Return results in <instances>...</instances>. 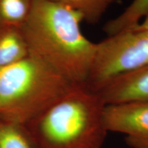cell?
I'll list each match as a JSON object with an SVG mask.
<instances>
[{
    "mask_svg": "<svg viewBox=\"0 0 148 148\" xmlns=\"http://www.w3.org/2000/svg\"><path fill=\"white\" fill-rule=\"evenodd\" d=\"M96 92L106 105L148 101V64L111 79Z\"/></svg>",
    "mask_w": 148,
    "mask_h": 148,
    "instance_id": "6",
    "label": "cell"
},
{
    "mask_svg": "<svg viewBox=\"0 0 148 148\" xmlns=\"http://www.w3.org/2000/svg\"><path fill=\"white\" fill-rule=\"evenodd\" d=\"M62 3L77 11L83 20L89 23H96L116 0H51Z\"/></svg>",
    "mask_w": 148,
    "mask_h": 148,
    "instance_id": "11",
    "label": "cell"
},
{
    "mask_svg": "<svg viewBox=\"0 0 148 148\" xmlns=\"http://www.w3.org/2000/svg\"><path fill=\"white\" fill-rule=\"evenodd\" d=\"M148 13V0H133L119 15L105 24L103 30L108 36L132 29Z\"/></svg>",
    "mask_w": 148,
    "mask_h": 148,
    "instance_id": "8",
    "label": "cell"
},
{
    "mask_svg": "<svg viewBox=\"0 0 148 148\" xmlns=\"http://www.w3.org/2000/svg\"><path fill=\"white\" fill-rule=\"evenodd\" d=\"M105 106L97 92L75 85L25 126L35 148H101Z\"/></svg>",
    "mask_w": 148,
    "mask_h": 148,
    "instance_id": "2",
    "label": "cell"
},
{
    "mask_svg": "<svg viewBox=\"0 0 148 148\" xmlns=\"http://www.w3.org/2000/svg\"><path fill=\"white\" fill-rule=\"evenodd\" d=\"M103 122L107 132L148 140V101L107 104L103 109Z\"/></svg>",
    "mask_w": 148,
    "mask_h": 148,
    "instance_id": "5",
    "label": "cell"
},
{
    "mask_svg": "<svg viewBox=\"0 0 148 148\" xmlns=\"http://www.w3.org/2000/svg\"><path fill=\"white\" fill-rule=\"evenodd\" d=\"M125 141L127 145L132 148H148V140L137 139L127 136Z\"/></svg>",
    "mask_w": 148,
    "mask_h": 148,
    "instance_id": "12",
    "label": "cell"
},
{
    "mask_svg": "<svg viewBox=\"0 0 148 148\" xmlns=\"http://www.w3.org/2000/svg\"><path fill=\"white\" fill-rule=\"evenodd\" d=\"M28 55L21 27L0 22V68L18 62Z\"/></svg>",
    "mask_w": 148,
    "mask_h": 148,
    "instance_id": "7",
    "label": "cell"
},
{
    "mask_svg": "<svg viewBox=\"0 0 148 148\" xmlns=\"http://www.w3.org/2000/svg\"><path fill=\"white\" fill-rule=\"evenodd\" d=\"M34 0H0V22L21 27L29 17Z\"/></svg>",
    "mask_w": 148,
    "mask_h": 148,
    "instance_id": "10",
    "label": "cell"
},
{
    "mask_svg": "<svg viewBox=\"0 0 148 148\" xmlns=\"http://www.w3.org/2000/svg\"><path fill=\"white\" fill-rule=\"evenodd\" d=\"M132 29H148V13L144 17L142 21L138 24L136 26L133 27Z\"/></svg>",
    "mask_w": 148,
    "mask_h": 148,
    "instance_id": "13",
    "label": "cell"
},
{
    "mask_svg": "<svg viewBox=\"0 0 148 148\" xmlns=\"http://www.w3.org/2000/svg\"><path fill=\"white\" fill-rule=\"evenodd\" d=\"M148 64V29H130L96 43L85 86L96 92L114 77Z\"/></svg>",
    "mask_w": 148,
    "mask_h": 148,
    "instance_id": "4",
    "label": "cell"
},
{
    "mask_svg": "<svg viewBox=\"0 0 148 148\" xmlns=\"http://www.w3.org/2000/svg\"><path fill=\"white\" fill-rule=\"evenodd\" d=\"M74 86L43 61L29 54L0 68V116L27 125Z\"/></svg>",
    "mask_w": 148,
    "mask_h": 148,
    "instance_id": "3",
    "label": "cell"
},
{
    "mask_svg": "<svg viewBox=\"0 0 148 148\" xmlns=\"http://www.w3.org/2000/svg\"><path fill=\"white\" fill-rule=\"evenodd\" d=\"M82 15L51 0H34L21 30L29 54L43 61L69 82L85 86L96 43L83 34Z\"/></svg>",
    "mask_w": 148,
    "mask_h": 148,
    "instance_id": "1",
    "label": "cell"
},
{
    "mask_svg": "<svg viewBox=\"0 0 148 148\" xmlns=\"http://www.w3.org/2000/svg\"><path fill=\"white\" fill-rule=\"evenodd\" d=\"M0 148H35L26 126L0 116Z\"/></svg>",
    "mask_w": 148,
    "mask_h": 148,
    "instance_id": "9",
    "label": "cell"
}]
</instances>
